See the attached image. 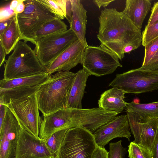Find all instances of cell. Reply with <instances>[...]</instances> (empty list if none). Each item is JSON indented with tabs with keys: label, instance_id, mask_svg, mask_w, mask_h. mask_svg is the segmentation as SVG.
Here are the masks:
<instances>
[{
	"label": "cell",
	"instance_id": "6da1fadb",
	"mask_svg": "<svg viewBox=\"0 0 158 158\" xmlns=\"http://www.w3.org/2000/svg\"><path fill=\"white\" fill-rule=\"evenodd\" d=\"M97 38L101 43L121 60L124 57V48L130 44L139 47L142 40L141 30L122 12L115 8H105L98 17Z\"/></svg>",
	"mask_w": 158,
	"mask_h": 158
},
{
	"label": "cell",
	"instance_id": "7a4b0ae2",
	"mask_svg": "<svg viewBox=\"0 0 158 158\" xmlns=\"http://www.w3.org/2000/svg\"><path fill=\"white\" fill-rule=\"evenodd\" d=\"M76 73L59 72L41 85L36 96L39 110L44 116L67 108L71 88Z\"/></svg>",
	"mask_w": 158,
	"mask_h": 158
},
{
	"label": "cell",
	"instance_id": "3957f363",
	"mask_svg": "<svg viewBox=\"0 0 158 158\" xmlns=\"http://www.w3.org/2000/svg\"><path fill=\"white\" fill-rule=\"evenodd\" d=\"M4 65V78L6 80L30 76L44 72L34 50L25 41H19Z\"/></svg>",
	"mask_w": 158,
	"mask_h": 158
},
{
	"label": "cell",
	"instance_id": "277c9868",
	"mask_svg": "<svg viewBox=\"0 0 158 158\" xmlns=\"http://www.w3.org/2000/svg\"><path fill=\"white\" fill-rule=\"evenodd\" d=\"M97 145L93 133L82 127L69 129L56 158H92Z\"/></svg>",
	"mask_w": 158,
	"mask_h": 158
},
{
	"label": "cell",
	"instance_id": "5b68a950",
	"mask_svg": "<svg viewBox=\"0 0 158 158\" xmlns=\"http://www.w3.org/2000/svg\"><path fill=\"white\" fill-rule=\"evenodd\" d=\"M24 10L17 14L18 23L23 40L34 44L36 32L45 23L56 18L37 0H24Z\"/></svg>",
	"mask_w": 158,
	"mask_h": 158
},
{
	"label": "cell",
	"instance_id": "8992f818",
	"mask_svg": "<svg viewBox=\"0 0 158 158\" xmlns=\"http://www.w3.org/2000/svg\"><path fill=\"white\" fill-rule=\"evenodd\" d=\"M109 86L136 94L158 89V70L137 69L118 74Z\"/></svg>",
	"mask_w": 158,
	"mask_h": 158
},
{
	"label": "cell",
	"instance_id": "52a82bcc",
	"mask_svg": "<svg viewBox=\"0 0 158 158\" xmlns=\"http://www.w3.org/2000/svg\"><path fill=\"white\" fill-rule=\"evenodd\" d=\"M36 93L18 99H11L6 106L21 128L38 137L42 120L39 113Z\"/></svg>",
	"mask_w": 158,
	"mask_h": 158
},
{
	"label": "cell",
	"instance_id": "ba28073f",
	"mask_svg": "<svg viewBox=\"0 0 158 158\" xmlns=\"http://www.w3.org/2000/svg\"><path fill=\"white\" fill-rule=\"evenodd\" d=\"M119 58L104 46L88 45L85 48L81 64L91 75L101 77L113 73L118 67H122Z\"/></svg>",
	"mask_w": 158,
	"mask_h": 158
},
{
	"label": "cell",
	"instance_id": "9c48e42d",
	"mask_svg": "<svg viewBox=\"0 0 158 158\" xmlns=\"http://www.w3.org/2000/svg\"><path fill=\"white\" fill-rule=\"evenodd\" d=\"M78 40L75 33L69 29L35 40L34 50L40 62L45 67Z\"/></svg>",
	"mask_w": 158,
	"mask_h": 158
},
{
	"label": "cell",
	"instance_id": "30bf717a",
	"mask_svg": "<svg viewBox=\"0 0 158 158\" xmlns=\"http://www.w3.org/2000/svg\"><path fill=\"white\" fill-rule=\"evenodd\" d=\"M21 127L7 106L6 116L0 128V158H14Z\"/></svg>",
	"mask_w": 158,
	"mask_h": 158
},
{
	"label": "cell",
	"instance_id": "8fae6325",
	"mask_svg": "<svg viewBox=\"0 0 158 158\" xmlns=\"http://www.w3.org/2000/svg\"><path fill=\"white\" fill-rule=\"evenodd\" d=\"M14 158H56L50 152L44 140L21 128Z\"/></svg>",
	"mask_w": 158,
	"mask_h": 158
},
{
	"label": "cell",
	"instance_id": "7c38bea8",
	"mask_svg": "<svg viewBox=\"0 0 158 158\" xmlns=\"http://www.w3.org/2000/svg\"><path fill=\"white\" fill-rule=\"evenodd\" d=\"M131 131L135 143L145 147L152 152L158 128V118L141 121L136 113L127 112Z\"/></svg>",
	"mask_w": 158,
	"mask_h": 158
},
{
	"label": "cell",
	"instance_id": "4fadbf2b",
	"mask_svg": "<svg viewBox=\"0 0 158 158\" xmlns=\"http://www.w3.org/2000/svg\"><path fill=\"white\" fill-rule=\"evenodd\" d=\"M130 128L127 114L121 115L102 126L93 134L97 146L104 148L112 139L117 137H125L129 141Z\"/></svg>",
	"mask_w": 158,
	"mask_h": 158
},
{
	"label": "cell",
	"instance_id": "5bb4252c",
	"mask_svg": "<svg viewBox=\"0 0 158 158\" xmlns=\"http://www.w3.org/2000/svg\"><path fill=\"white\" fill-rule=\"evenodd\" d=\"M85 49L83 44L77 40L45 67L46 73L51 75L56 72L69 71L78 64H81Z\"/></svg>",
	"mask_w": 158,
	"mask_h": 158
},
{
	"label": "cell",
	"instance_id": "9a60e30c",
	"mask_svg": "<svg viewBox=\"0 0 158 158\" xmlns=\"http://www.w3.org/2000/svg\"><path fill=\"white\" fill-rule=\"evenodd\" d=\"M86 10L79 0H67L66 18L70 29L77 35L85 48L88 45L85 37L87 20Z\"/></svg>",
	"mask_w": 158,
	"mask_h": 158
},
{
	"label": "cell",
	"instance_id": "2e32d148",
	"mask_svg": "<svg viewBox=\"0 0 158 158\" xmlns=\"http://www.w3.org/2000/svg\"><path fill=\"white\" fill-rule=\"evenodd\" d=\"M71 128L69 108L61 109L44 116L40 127L39 137L45 140L52 134L57 131Z\"/></svg>",
	"mask_w": 158,
	"mask_h": 158
},
{
	"label": "cell",
	"instance_id": "e0dca14e",
	"mask_svg": "<svg viewBox=\"0 0 158 158\" xmlns=\"http://www.w3.org/2000/svg\"><path fill=\"white\" fill-rule=\"evenodd\" d=\"M126 93L124 90L114 87L105 91L98 100V107L109 111L122 112L127 106V102L124 100Z\"/></svg>",
	"mask_w": 158,
	"mask_h": 158
},
{
	"label": "cell",
	"instance_id": "ac0fdd59",
	"mask_svg": "<svg viewBox=\"0 0 158 158\" xmlns=\"http://www.w3.org/2000/svg\"><path fill=\"white\" fill-rule=\"evenodd\" d=\"M151 6L150 0H127L125 8L122 12L140 29Z\"/></svg>",
	"mask_w": 158,
	"mask_h": 158
},
{
	"label": "cell",
	"instance_id": "d6986e66",
	"mask_svg": "<svg viewBox=\"0 0 158 158\" xmlns=\"http://www.w3.org/2000/svg\"><path fill=\"white\" fill-rule=\"evenodd\" d=\"M91 75L90 73L84 68L76 73L69 95L67 108H82V100L87 80Z\"/></svg>",
	"mask_w": 158,
	"mask_h": 158
},
{
	"label": "cell",
	"instance_id": "ffe728a7",
	"mask_svg": "<svg viewBox=\"0 0 158 158\" xmlns=\"http://www.w3.org/2000/svg\"><path fill=\"white\" fill-rule=\"evenodd\" d=\"M44 72L34 75L12 79H3L0 81V89H8L19 87H31L42 84L50 78Z\"/></svg>",
	"mask_w": 158,
	"mask_h": 158
},
{
	"label": "cell",
	"instance_id": "44dd1931",
	"mask_svg": "<svg viewBox=\"0 0 158 158\" xmlns=\"http://www.w3.org/2000/svg\"><path fill=\"white\" fill-rule=\"evenodd\" d=\"M23 40L18 23L17 14H15L9 26L0 36V43L7 55L13 50L20 40Z\"/></svg>",
	"mask_w": 158,
	"mask_h": 158
},
{
	"label": "cell",
	"instance_id": "7402d4cb",
	"mask_svg": "<svg viewBox=\"0 0 158 158\" xmlns=\"http://www.w3.org/2000/svg\"><path fill=\"white\" fill-rule=\"evenodd\" d=\"M127 112L136 113L141 121L146 122L158 118V101L145 104L127 103Z\"/></svg>",
	"mask_w": 158,
	"mask_h": 158
},
{
	"label": "cell",
	"instance_id": "603a6c76",
	"mask_svg": "<svg viewBox=\"0 0 158 158\" xmlns=\"http://www.w3.org/2000/svg\"><path fill=\"white\" fill-rule=\"evenodd\" d=\"M41 85L31 87L0 89V103L7 105L11 99H18L36 93Z\"/></svg>",
	"mask_w": 158,
	"mask_h": 158
},
{
	"label": "cell",
	"instance_id": "cb8c5ba5",
	"mask_svg": "<svg viewBox=\"0 0 158 158\" xmlns=\"http://www.w3.org/2000/svg\"><path fill=\"white\" fill-rule=\"evenodd\" d=\"M67 26L61 20L56 18L43 25L36 32L35 41L43 37L66 31Z\"/></svg>",
	"mask_w": 158,
	"mask_h": 158
},
{
	"label": "cell",
	"instance_id": "d4e9b609",
	"mask_svg": "<svg viewBox=\"0 0 158 158\" xmlns=\"http://www.w3.org/2000/svg\"><path fill=\"white\" fill-rule=\"evenodd\" d=\"M57 19L62 20L66 16L67 0H37Z\"/></svg>",
	"mask_w": 158,
	"mask_h": 158
},
{
	"label": "cell",
	"instance_id": "484cf974",
	"mask_svg": "<svg viewBox=\"0 0 158 158\" xmlns=\"http://www.w3.org/2000/svg\"><path fill=\"white\" fill-rule=\"evenodd\" d=\"M68 129L57 131L50 135L45 141L46 145L53 156L56 157Z\"/></svg>",
	"mask_w": 158,
	"mask_h": 158
},
{
	"label": "cell",
	"instance_id": "4316f807",
	"mask_svg": "<svg viewBox=\"0 0 158 158\" xmlns=\"http://www.w3.org/2000/svg\"><path fill=\"white\" fill-rule=\"evenodd\" d=\"M129 158H153L152 152L145 147L134 141L128 146Z\"/></svg>",
	"mask_w": 158,
	"mask_h": 158
},
{
	"label": "cell",
	"instance_id": "83f0119b",
	"mask_svg": "<svg viewBox=\"0 0 158 158\" xmlns=\"http://www.w3.org/2000/svg\"><path fill=\"white\" fill-rule=\"evenodd\" d=\"M142 44L143 46L158 37V21L154 24L145 27L142 33Z\"/></svg>",
	"mask_w": 158,
	"mask_h": 158
},
{
	"label": "cell",
	"instance_id": "f1b7e54d",
	"mask_svg": "<svg viewBox=\"0 0 158 158\" xmlns=\"http://www.w3.org/2000/svg\"><path fill=\"white\" fill-rule=\"evenodd\" d=\"M122 141L109 143L108 158H124L127 151V148L123 146Z\"/></svg>",
	"mask_w": 158,
	"mask_h": 158
},
{
	"label": "cell",
	"instance_id": "f546056e",
	"mask_svg": "<svg viewBox=\"0 0 158 158\" xmlns=\"http://www.w3.org/2000/svg\"><path fill=\"white\" fill-rule=\"evenodd\" d=\"M158 50V37L148 43L145 46L144 60L142 67L146 65L153 57Z\"/></svg>",
	"mask_w": 158,
	"mask_h": 158
},
{
	"label": "cell",
	"instance_id": "4dcf8cb0",
	"mask_svg": "<svg viewBox=\"0 0 158 158\" xmlns=\"http://www.w3.org/2000/svg\"><path fill=\"white\" fill-rule=\"evenodd\" d=\"M140 69L148 70H158V50L153 57L145 66L141 67Z\"/></svg>",
	"mask_w": 158,
	"mask_h": 158
},
{
	"label": "cell",
	"instance_id": "1f68e13d",
	"mask_svg": "<svg viewBox=\"0 0 158 158\" xmlns=\"http://www.w3.org/2000/svg\"><path fill=\"white\" fill-rule=\"evenodd\" d=\"M158 21V2L155 3L146 27L151 26Z\"/></svg>",
	"mask_w": 158,
	"mask_h": 158
},
{
	"label": "cell",
	"instance_id": "d6a6232c",
	"mask_svg": "<svg viewBox=\"0 0 158 158\" xmlns=\"http://www.w3.org/2000/svg\"><path fill=\"white\" fill-rule=\"evenodd\" d=\"M13 10L10 8V5L1 7L0 21L5 20L12 17L15 15Z\"/></svg>",
	"mask_w": 158,
	"mask_h": 158
},
{
	"label": "cell",
	"instance_id": "836d02e7",
	"mask_svg": "<svg viewBox=\"0 0 158 158\" xmlns=\"http://www.w3.org/2000/svg\"><path fill=\"white\" fill-rule=\"evenodd\" d=\"M108 152L105 148L97 146L93 154L92 158H108Z\"/></svg>",
	"mask_w": 158,
	"mask_h": 158
},
{
	"label": "cell",
	"instance_id": "e575fe53",
	"mask_svg": "<svg viewBox=\"0 0 158 158\" xmlns=\"http://www.w3.org/2000/svg\"><path fill=\"white\" fill-rule=\"evenodd\" d=\"M14 15L10 19L0 21V36L2 35L5 30L8 27Z\"/></svg>",
	"mask_w": 158,
	"mask_h": 158
},
{
	"label": "cell",
	"instance_id": "d590c367",
	"mask_svg": "<svg viewBox=\"0 0 158 158\" xmlns=\"http://www.w3.org/2000/svg\"><path fill=\"white\" fill-rule=\"evenodd\" d=\"M7 106L0 103V128L3 125L5 118Z\"/></svg>",
	"mask_w": 158,
	"mask_h": 158
},
{
	"label": "cell",
	"instance_id": "8d00e7d4",
	"mask_svg": "<svg viewBox=\"0 0 158 158\" xmlns=\"http://www.w3.org/2000/svg\"><path fill=\"white\" fill-rule=\"evenodd\" d=\"M114 1V0H94L93 2L100 9L102 6L105 8L111 2Z\"/></svg>",
	"mask_w": 158,
	"mask_h": 158
},
{
	"label": "cell",
	"instance_id": "74e56055",
	"mask_svg": "<svg viewBox=\"0 0 158 158\" xmlns=\"http://www.w3.org/2000/svg\"><path fill=\"white\" fill-rule=\"evenodd\" d=\"M24 0H19V2L17 7L14 10L15 14H20L23 12L25 9V5L24 3Z\"/></svg>",
	"mask_w": 158,
	"mask_h": 158
},
{
	"label": "cell",
	"instance_id": "f35d334b",
	"mask_svg": "<svg viewBox=\"0 0 158 158\" xmlns=\"http://www.w3.org/2000/svg\"><path fill=\"white\" fill-rule=\"evenodd\" d=\"M152 153L153 158H158V128L155 139Z\"/></svg>",
	"mask_w": 158,
	"mask_h": 158
},
{
	"label": "cell",
	"instance_id": "ab89813d",
	"mask_svg": "<svg viewBox=\"0 0 158 158\" xmlns=\"http://www.w3.org/2000/svg\"><path fill=\"white\" fill-rule=\"evenodd\" d=\"M6 55V51L1 43H0V66L1 67L5 61Z\"/></svg>",
	"mask_w": 158,
	"mask_h": 158
},
{
	"label": "cell",
	"instance_id": "60d3db41",
	"mask_svg": "<svg viewBox=\"0 0 158 158\" xmlns=\"http://www.w3.org/2000/svg\"><path fill=\"white\" fill-rule=\"evenodd\" d=\"M139 47V46L135 44H129L124 48L123 52L124 54L125 53L129 54L132 51L136 49Z\"/></svg>",
	"mask_w": 158,
	"mask_h": 158
},
{
	"label": "cell",
	"instance_id": "b9f144b4",
	"mask_svg": "<svg viewBox=\"0 0 158 158\" xmlns=\"http://www.w3.org/2000/svg\"><path fill=\"white\" fill-rule=\"evenodd\" d=\"M19 1V0H12L10 2V9L14 11V9L17 7Z\"/></svg>",
	"mask_w": 158,
	"mask_h": 158
}]
</instances>
